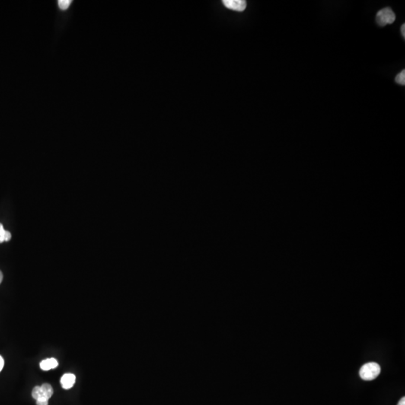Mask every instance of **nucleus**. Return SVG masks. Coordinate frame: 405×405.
Segmentation results:
<instances>
[{"label":"nucleus","mask_w":405,"mask_h":405,"mask_svg":"<svg viewBox=\"0 0 405 405\" xmlns=\"http://www.w3.org/2000/svg\"><path fill=\"white\" fill-rule=\"evenodd\" d=\"M2 280H3V274L0 271V284L2 283Z\"/></svg>","instance_id":"obj_16"},{"label":"nucleus","mask_w":405,"mask_h":405,"mask_svg":"<svg viewBox=\"0 0 405 405\" xmlns=\"http://www.w3.org/2000/svg\"><path fill=\"white\" fill-rule=\"evenodd\" d=\"M4 365H5V362H4L3 358L0 356V372L3 369Z\"/></svg>","instance_id":"obj_12"},{"label":"nucleus","mask_w":405,"mask_h":405,"mask_svg":"<svg viewBox=\"0 0 405 405\" xmlns=\"http://www.w3.org/2000/svg\"><path fill=\"white\" fill-rule=\"evenodd\" d=\"M381 373V367L375 362L365 364L361 368L359 375L365 381H372Z\"/></svg>","instance_id":"obj_1"},{"label":"nucleus","mask_w":405,"mask_h":405,"mask_svg":"<svg viewBox=\"0 0 405 405\" xmlns=\"http://www.w3.org/2000/svg\"><path fill=\"white\" fill-rule=\"evenodd\" d=\"M397 405H405V397H402Z\"/></svg>","instance_id":"obj_15"},{"label":"nucleus","mask_w":405,"mask_h":405,"mask_svg":"<svg viewBox=\"0 0 405 405\" xmlns=\"http://www.w3.org/2000/svg\"><path fill=\"white\" fill-rule=\"evenodd\" d=\"M59 365V362L54 358H51V359H45L42 361L40 363L41 369L43 371H49L51 369H54L57 368Z\"/></svg>","instance_id":"obj_5"},{"label":"nucleus","mask_w":405,"mask_h":405,"mask_svg":"<svg viewBox=\"0 0 405 405\" xmlns=\"http://www.w3.org/2000/svg\"><path fill=\"white\" fill-rule=\"evenodd\" d=\"M223 4L226 8L236 11H243L246 8V2L244 0H224Z\"/></svg>","instance_id":"obj_3"},{"label":"nucleus","mask_w":405,"mask_h":405,"mask_svg":"<svg viewBox=\"0 0 405 405\" xmlns=\"http://www.w3.org/2000/svg\"><path fill=\"white\" fill-rule=\"evenodd\" d=\"M396 82L398 84H400L402 86L405 85V70H402L400 73H399L398 75H396Z\"/></svg>","instance_id":"obj_7"},{"label":"nucleus","mask_w":405,"mask_h":405,"mask_svg":"<svg viewBox=\"0 0 405 405\" xmlns=\"http://www.w3.org/2000/svg\"><path fill=\"white\" fill-rule=\"evenodd\" d=\"M396 20V14L390 8H384L379 11L376 17L377 24L381 27H385L386 25L392 24Z\"/></svg>","instance_id":"obj_2"},{"label":"nucleus","mask_w":405,"mask_h":405,"mask_svg":"<svg viewBox=\"0 0 405 405\" xmlns=\"http://www.w3.org/2000/svg\"><path fill=\"white\" fill-rule=\"evenodd\" d=\"M11 233H10L9 231H6V234H5V242L9 241V240H11Z\"/></svg>","instance_id":"obj_13"},{"label":"nucleus","mask_w":405,"mask_h":405,"mask_svg":"<svg viewBox=\"0 0 405 405\" xmlns=\"http://www.w3.org/2000/svg\"><path fill=\"white\" fill-rule=\"evenodd\" d=\"M72 1L71 0H59L58 1V5H59V8L62 11L68 9L71 5Z\"/></svg>","instance_id":"obj_8"},{"label":"nucleus","mask_w":405,"mask_h":405,"mask_svg":"<svg viewBox=\"0 0 405 405\" xmlns=\"http://www.w3.org/2000/svg\"><path fill=\"white\" fill-rule=\"evenodd\" d=\"M32 396H33V399H36L37 400L39 398L42 397V390H41V386H37V387H35L33 388V391H32Z\"/></svg>","instance_id":"obj_9"},{"label":"nucleus","mask_w":405,"mask_h":405,"mask_svg":"<svg viewBox=\"0 0 405 405\" xmlns=\"http://www.w3.org/2000/svg\"><path fill=\"white\" fill-rule=\"evenodd\" d=\"M42 390V397H45L49 399L53 395V389L51 385L49 384H44L41 386Z\"/></svg>","instance_id":"obj_6"},{"label":"nucleus","mask_w":405,"mask_h":405,"mask_svg":"<svg viewBox=\"0 0 405 405\" xmlns=\"http://www.w3.org/2000/svg\"><path fill=\"white\" fill-rule=\"evenodd\" d=\"M401 33H402V36H403L404 39L405 38V24L404 23L402 25V27H401Z\"/></svg>","instance_id":"obj_14"},{"label":"nucleus","mask_w":405,"mask_h":405,"mask_svg":"<svg viewBox=\"0 0 405 405\" xmlns=\"http://www.w3.org/2000/svg\"><path fill=\"white\" fill-rule=\"evenodd\" d=\"M76 377L73 374H65L61 378V385L65 390H69L75 384Z\"/></svg>","instance_id":"obj_4"},{"label":"nucleus","mask_w":405,"mask_h":405,"mask_svg":"<svg viewBox=\"0 0 405 405\" xmlns=\"http://www.w3.org/2000/svg\"><path fill=\"white\" fill-rule=\"evenodd\" d=\"M5 234H6V231L4 228L3 225L0 223V243L5 242Z\"/></svg>","instance_id":"obj_10"},{"label":"nucleus","mask_w":405,"mask_h":405,"mask_svg":"<svg viewBox=\"0 0 405 405\" xmlns=\"http://www.w3.org/2000/svg\"><path fill=\"white\" fill-rule=\"evenodd\" d=\"M37 405H48V399L45 397H40L36 400Z\"/></svg>","instance_id":"obj_11"}]
</instances>
